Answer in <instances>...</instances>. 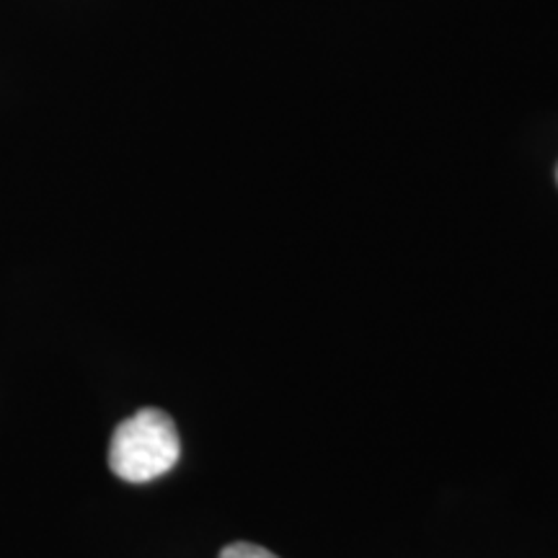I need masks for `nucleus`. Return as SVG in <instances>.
<instances>
[{
    "instance_id": "f03ea898",
    "label": "nucleus",
    "mask_w": 558,
    "mask_h": 558,
    "mask_svg": "<svg viewBox=\"0 0 558 558\" xmlns=\"http://www.w3.org/2000/svg\"><path fill=\"white\" fill-rule=\"evenodd\" d=\"M220 558H279L271 554V550L256 546V543H230V546H226L220 550Z\"/></svg>"
},
{
    "instance_id": "f257e3e1",
    "label": "nucleus",
    "mask_w": 558,
    "mask_h": 558,
    "mask_svg": "<svg viewBox=\"0 0 558 558\" xmlns=\"http://www.w3.org/2000/svg\"><path fill=\"white\" fill-rule=\"evenodd\" d=\"M181 439L173 418L160 409H140L124 418L109 442V469L128 484H148L179 463Z\"/></svg>"
}]
</instances>
